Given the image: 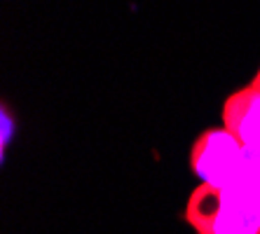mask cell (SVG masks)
<instances>
[{"label":"cell","instance_id":"4","mask_svg":"<svg viewBox=\"0 0 260 234\" xmlns=\"http://www.w3.org/2000/svg\"><path fill=\"white\" fill-rule=\"evenodd\" d=\"M235 187L248 197L260 199V148H244L242 166L237 174Z\"/></svg>","mask_w":260,"mask_h":234},{"label":"cell","instance_id":"3","mask_svg":"<svg viewBox=\"0 0 260 234\" xmlns=\"http://www.w3.org/2000/svg\"><path fill=\"white\" fill-rule=\"evenodd\" d=\"M223 126L244 148H260V91L255 87L237 89L225 98Z\"/></svg>","mask_w":260,"mask_h":234},{"label":"cell","instance_id":"6","mask_svg":"<svg viewBox=\"0 0 260 234\" xmlns=\"http://www.w3.org/2000/svg\"><path fill=\"white\" fill-rule=\"evenodd\" d=\"M251 87H255V89L260 91V68H258V73H255V78H253V82H251Z\"/></svg>","mask_w":260,"mask_h":234},{"label":"cell","instance_id":"1","mask_svg":"<svg viewBox=\"0 0 260 234\" xmlns=\"http://www.w3.org/2000/svg\"><path fill=\"white\" fill-rule=\"evenodd\" d=\"M183 216L197 234H260V199L237 187L202 183L192 190Z\"/></svg>","mask_w":260,"mask_h":234},{"label":"cell","instance_id":"2","mask_svg":"<svg viewBox=\"0 0 260 234\" xmlns=\"http://www.w3.org/2000/svg\"><path fill=\"white\" fill-rule=\"evenodd\" d=\"M244 145L228 129H206L190 150V166L197 178L213 187H235L242 166Z\"/></svg>","mask_w":260,"mask_h":234},{"label":"cell","instance_id":"5","mask_svg":"<svg viewBox=\"0 0 260 234\" xmlns=\"http://www.w3.org/2000/svg\"><path fill=\"white\" fill-rule=\"evenodd\" d=\"M10 113H7V108H3V145H7V141H10Z\"/></svg>","mask_w":260,"mask_h":234}]
</instances>
